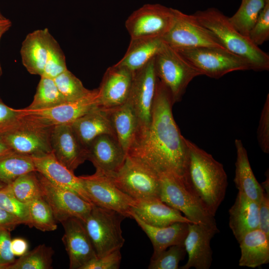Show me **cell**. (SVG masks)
I'll use <instances>...</instances> for the list:
<instances>
[{"label":"cell","instance_id":"obj_11","mask_svg":"<svg viewBox=\"0 0 269 269\" xmlns=\"http://www.w3.org/2000/svg\"><path fill=\"white\" fill-rule=\"evenodd\" d=\"M154 58L134 72L127 101L133 109L138 121V133L136 141L147 130L151 119L158 81L154 67Z\"/></svg>","mask_w":269,"mask_h":269},{"label":"cell","instance_id":"obj_37","mask_svg":"<svg viewBox=\"0 0 269 269\" xmlns=\"http://www.w3.org/2000/svg\"><path fill=\"white\" fill-rule=\"evenodd\" d=\"M54 81L67 102L80 99L92 91L86 88L82 82L68 69L55 78Z\"/></svg>","mask_w":269,"mask_h":269},{"label":"cell","instance_id":"obj_9","mask_svg":"<svg viewBox=\"0 0 269 269\" xmlns=\"http://www.w3.org/2000/svg\"><path fill=\"white\" fill-rule=\"evenodd\" d=\"M123 192L135 200L159 198V175L127 155L119 171L109 177Z\"/></svg>","mask_w":269,"mask_h":269},{"label":"cell","instance_id":"obj_48","mask_svg":"<svg viewBox=\"0 0 269 269\" xmlns=\"http://www.w3.org/2000/svg\"><path fill=\"white\" fill-rule=\"evenodd\" d=\"M28 249L27 241L22 238L11 239L10 250L15 257H21L24 255Z\"/></svg>","mask_w":269,"mask_h":269},{"label":"cell","instance_id":"obj_13","mask_svg":"<svg viewBox=\"0 0 269 269\" xmlns=\"http://www.w3.org/2000/svg\"><path fill=\"white\" fill-rule=\"evenodd\" d=\"M79 177L93 204L131 218L135 200L122 191L109 177L97 171Z\"/></svg>","mask_w":269,"mask_h":269},{"label":"cell","instance_id":"obj_31","mask_svg":"<svg viewBox=\"0 0 269 269\" xmlns=\"http://www.w3.org/2000/svg\"><path fill=\"white\" fill-rule=\"evenodd\" d=\"M36 171L32 157L12 151L0 156V180L7 185L24 174Z\"/></svg>","mask_w":269,"mask_h":269},{"label":"cell","instance_id":"obj_32","mask_svg":"<svg viewBox=\"0 0 269 269\" xmlns=\"http://www.w3.org/2000/svg\"><path fill=\"white\" fill-rule=\"evenodd\" d=\"M41 78L31 103L26 110L34 111L48 109L66 102L58 89L53 79L45 76Z\"/></svg>","mask_w":269,"mask_h":269},{"label":"cell","instance_id":"obj_5","mask_svg":"<svg viewBox=\"0 0 269 269\" xmlns=\"http://www.w3.org/2000/svg\"><path fill=\"white\" fill-rule=\"evenodd\" d=\"M126 218L116 211L93 205L88 216L82 221L97 258L121 250L123 247L125 239L121 223Z\"/></svg>","mask_w":269,"mask_h":269},{"label":"cell","instance_id":"obj_8","mask_svg":"<svg viewBox=\"0 0 269 269\" xmlns=\"http://www.w3.org/2000/svg\"><path fill=\"white\" fill-rule=\"evenodd\" d=\"M177 51L201 75L212 78L233 71L251 70L246 60L224 48L204 47Z\"/></svg>","mask_w":269,"mask_h":269},{"label":"cell","instance_id":"obj_34","mask_svg":"<svg viewBox=\"0 0 269 269\" xmlns=\"http://www.w3.org/2000/svg\"><path fill=\"white\" fill-rule=\"evenodd\" d=\"M54 251L52 247L40 244L19 257L7 269H51Z\"/></svg>","mask_w":269,"mask_h":269},{"label":"cell","instance_id":"obj_39","mask_svg":"<svg viewBox=\"0 0 269 269\" xmlns=\"http://www.w3.org/2000/svg\"><path fill=\"white\" fill-rule=\"evenodd\" d=\"M186 254L184 242L171 246L155 258H151L148 269H178L179 262Z\"/></svg>","mask_w":269,"mask_h":269},{"label":"cell","instance_id":"obj_18","mask_svg":"<svg viewBox=\"0 0 269 269\" xmlns=\"http://www.w3.org/2000/svg\"><path fill=\"white\" fill-rule=\"evenodd\" d=\"M64 233L62 241L69 260V269H82L97 258L92 243L80 219L72 217L62 222Z\"/></svg>","mask_w":269,"mask_h":269},{"label":"cell","instance_id":"obj_14","mask_svg":"<svg viewBox=\"0 0 269 269\" xmlns=\"http://www.w3.org/2000/svg\"><path fill=\"white\" fill-rule=\"evenodd\" d=\"M42 196L49 205L56 221L59 222L72 217L83 221L93 205L76 193L56 186L36 172Z\"/></svg>","mask_w":269,"mask_h":269},{"label":"cell","instance_id":"obj_51","mask_svg":"<svg viewBox=\"0 0 269 269\" xmlns=\"http://www.w3.org/2000/svg\"><path fill=\"white\" fill-rule=\"evenodd\" d=\"M266 179L265 181L262 183L261 184L265 192L268 195H269V171L266 172Z\"/></svg>","mask_w":269,"mask_h":269},{"label":"cell","instance_id":"obj_16","mask_svg":"<svg viewBox=\"0 0 269 269\" xmlns=\"http://www.w3.org/2000/svg\"><path fill=\"white\" fill-rule=\"evenodd\" d=\"M98 89L80 99L66 102L52 108L29 111L20 109L25 115L50 126L72 124L80 117L98 106Z\"/></svg>","mask_w":269,"mask_h":269},{"label":"cell","instance_id":"obj_2","mask_svg":"<svg viewBox=\"0 0 269 269\" xmlns=\"http://www.w3.org/2000/svg\"><path fill=\"white\" fill-rule=\"evenodd\" d=\"M186 141L187 158L183 177L215 216L225 198L227 175L222 164L211 154L189 140Z\"/></svg>","mask_w":269,"mask_h":269},{"label":"cell","instance_id":"obj_7","mask_svg":"<svg viewBox=\"0 0 269 269\" xmlns=\"http://www.w3.org/2000/svg\"><path fill=\"white\" fill-rule=\"evenodd\" d=\"M53 127L22 113L15 127L0 135L12 151L39 157L52 152L51 134Z\"/></svg>","mask_w":269,"mask_h":269},{"label":"cell","instance_id":"obj_29","mask_svg":"<svg viewBox=\"0 0 269 269\" xmlns=\"http://www.w3.org/2000/svg\"><path fill=\"white\" fill-rule=\"evenodd\" d=\"M241 250L239 266L252 268L269 262V236L257 229L245 234L238 241Z\"/></svg>","mask_w":269,"mask_h":269},{"label":"cell","instance_id":"obj_40","mask_svg":"<svg viewBox=\"0 0 269 269\" xmlns=\"http://www.w3.org/2000/svg\"><path fill=\"white\" fill-rule=\"evenodd\" d=\"M67 69L64 54L52 37L49 47L43 74L41 76L54 79Z\"/></svg>","mask_w":269,"mask_h":269},{"label":"cell","instance_id":"obj_22","mask_svg":"<svg viewBox=\"0 0 269 269\" xmlns=\"http://www.w3.org/2000/svg\"><path fill=\"white\" fill-rule=\"evenodd\" d=\"M52 37L45 28L28 33L23 41L20 49L22 63L30 74L40 76L43 74Z\"/></svg>","mask_w":269,"mask_h":269},{"label":"cell","instance_id":"obj_4","mask_svg":"<svg viewBox=\"0 0 269 269\" xmlns=\"http://www.w3.org/2000/svg\"><path fill=\"white\" fill-rule=\"evenodd\" d=\"M159 198L170 207L183 213L192 223L216 224L212 215L183 176L166 173L159 175Z\"/></svg>","mask_w":269,"mask_h":269},{"label":"cell","instance_id":"obj_21","mask_svg":"<svg viewBox=\"0 0 269 269\" xmlns=\"http://www.w3.org/2000/svg\"><path fill=\"white\" fill-rule=\"evenodd\" d=\"M32 158L36 172L53 184L72 191L92 203L79 177L75 176L73 171L61 163L52 152L42 156Z\"/></svg>","mask_w":269,"mask_h":269},{"label":"cell","instance_id":"obj_53","mask_svg":"<svg viewBox=\"0 0 269 269\" xmlns=\"http://www.w3.org/2000/svg\"><path fill=\"white\" fill-rule=\"evenodd\" d=\"M3 16L0 11V17Z\"/></svg>","mask_w":269,"mask_h":269},{"label":"cell","instance_id":"obj_25","mask_svg":"<svg viewBox=\"0 0 269 269\" xmlns=\"http://www.w3.org/2000/svg\"><path fill=\"white\" fill-rule=\"evenodd\" d=\"M131 218L136 221L152 243L153 253L151 258H155L171 246L183 243L188 233V223L176 222L167 226L158 227L146 224L133 213Z\"/></svg>","mask_w":269,"mask_h":269},{"label":"cell","instance_id":"obj_33","mask_svg":"<svg viewBox=\"0 0 269 269\" xmlns=\"http://www.w3.org/2000/svg\"><path fill=\"white\" fill-rule=\"evenodd\" d=\"M267 0H242L237 12L229 20L242 35L248 37Z\"/></svg>","mask_w":269,"mask_h":269},{"label":"cell","instance_id":"obj_28","mask_svg":"<svg viewBox=\"0 0 269 269\" xmlns=\"http://www.w3.org/2000/svg\"><path fill=\"white\" fill-rule=\"evenodd\" d=\"M235 144L237 152L234 181L239 192L259 203L265 191L258 182L249 162L247 151L242 141L236 139Z\"/></svg>","mask_w":269,"mask_h":269},{"label":"cell","instance_id":"obj_20","mask_svg":"<svg viewBox=\"0 0 269 269\" xmlns=\"http://www.w3.org/2000/svg\"><path fill=\"white\" fill-rule=\"evenodd\" d=\"M51 145L55 157L72 171L87 160V149L78 139L71 124L53 126Z\"/></svg>","mask_w":269,"mask_h":269},{"label":"cell","instance_id":"obj_27","mask_svg":"<svg viewBox=\"0 0 269 269\" xmlns=\"http://www.w3.org/2000/svg\"><path fill=\"white\" fill-rule=\"evenodd\" d=\"M106 110L116 137L127 155L138 135L139 125L136 114L128 102Z\"/></svg>","mask_w":269,"mask_h":269},{"label":"cell","instance_id":"obj_52","mask_svg":"<svg viewBox=\"0 0 269 269\" xmlns=\"http://www.w3.org/2000/svg\"><path fill=\"white\" fill-rule=\"evenodd\" d=\"M6 185V184H4L3 182H2L0 180V189H1L2 188H3L4 186H5Z\"/></svg>","mask_w":269,"mask_h":269},{"label":"cell","instance_id":"obj_50","mask_svg":"<svg viewBox=\"0 0 269 269\" xmlns=\"http://www.w3.org/2000/svg\"><path fill=\"white\" fill-rule=\"evenodd\" d=\"M12 151V150L10 148L2 136L0 135V156Z\"/></svg>","mask_w":269,"mask_h":269},{"label":"cell","instance_id":"obj_26","mask_svg":"<svg viewBox=\"0 0 269 269\" xmlns=\"http://www.w3.org/2000/svg\"><path fill=\"white\" fill-rule=\"evenodd\" d=\"M71 126L86 149L91 142L99 135L110 134L116 136L107 112L98 106L79 118Z\"/></svg>","mask_w":269,"mask_h":269},{"label":"cell","instance_id":"obj_19","mask_svg":"<svg viewBox=\"0 0 269 269\" xmlns=\"http://www.w3.org/2000/svg\"><path fill=\"white\" fill-rule=\"evenodd\" d=\"M87 160L96 168V171L112 177L121 168L127 153L116 136L110 134L99 135L87 147Z\"/></svg>","mask_w":269,"mask_h":269},{"label":"cell","instance_id":"obj_30","mask_svg":"<svg viewBox=\"0 0 269 269\" xmlns=\"http://www.w3.org/2000/svg\"><path fill=\"white\" fill-rule=\"evenodd\" d=\"M164 43L162 37L131 38L126 53L117 64L134 73L156 56Z\"/></svg>","mask_w":269,"mask_h":269},{"label":"cell","instance_id":"obj_10","mask_svg":"<svg viewBox=\"0 0 269 269\" xmlns=\"http://www.w3.org/2000/svg\"><path fill=\"white\" fill-rule=\"evenodd\" d=\"M174 12L173 23L162 37L166 44L176 50L204 47L224 48L193 14H187L176 9H174Z\"/></svg>","mask_w":269,"mask_h":269},{"label":"cell","instance_id":"obj_36","mask_svg":"<svg viewBox=\"0 0 269 269\" xmlns=\"http://www.w3.org/2000/svg\"><path fill=\"white\" fill-rule=\"evenodd\" d=\"M8 185L14 195L26 204L42 196L36 171L21 175Z\"/></svg>","mask_w":269,"mask_h":269},{"label":"cell","instance_id":"obj_46","mask_svg":"<svg viewBox=\"0 0 269 269\" xmlns=\"http://www.w3.org/2000/svg\"><path fill=\"white\" fill-rule=\"evenodd\" d=\"M259 206V229L269 236V195L265 192Z\"/></svg>","mask_w":269,"mask_h":269},{"label":"cell","instance_id":"obj_42","mask_svg":"<svg viewBox=\"0 0 269 269\" xmlns=\"http://www.w3.org/2000/svg\"><path fill=\"white\" fill-rule=\"evenodd\" d=\"M259 146L266 153H269V95L268 94L259 121L257 130Z\"/></svg>","mask_w":269,"mask_h":269},{"label":"cell","instance_id":"obj_49","mask_svg":"<svg viewBox=\"0 0 269 269\" xmlns=\"http://www.w3.org/2000/svg\"><path fill=\"white\" fill-rule=\"evenodd\" d=\"M11 26L10 20L4 16L0 17V40L2 35L8 31ZM2 74V70L0 64V78Z\"/></svg>","mask_w":269,"mask_h":269},{"label":"cell","instance_id":"obj_1","mask_svg":"<svg viewBox=\"0 0 269 269\" xmlns=\"http://www.w3.org/2000/svg\"><path fill=\"white\" fill-rule=\"evenodd\" d=\"M173 103L167 88L158 79L148 128L127 155L158 175L166 173L183 176L187 147L172 114Z\"/></svg>","mask_w":269,"mask_h":269},{"label":"cell","instance_id":"obj_43","mask_svg":"<svg viewBox=\"0 0 269 269\" xmlns=\"http://www.w3.org/2000/svg\"><path fill=\"white\" fill-rule=\"evenodd\" d=\"M22 116V113L20 109L9 107L0 98V135L15 127Z\"/></svg>","mask_w":269,"mask_h":269},{"label":"cell","instance_id":"obj_47","mask_svg":"<svg viewBox=\"0 0 269 269\" xmlns=\"http://www.w3.org/2000/svg\"><path fill=\"white\" fill-rule=\"evenodd\" d=\"M21 222L15 216L0 207V230H13Z\"/></svg>","mask_w":269,"mask_h":269},{"label":"cell","instance_id":"obj_17","mask_svg":"<svg viewBox=\"0 0 269 269\" xmlns=\"http://www.w3.org/2000/svg\"><path fill=\"white\" fill-rule=\"evenodd\" d=\"M219 230L216 224L205 225L189 223L187 236L184 241L188 260L180 269H209L212 262L210 242Z\"/></svg>","mask_w":269,"mask_h":269},{"label":"cell","instance_id":"obj_3","mask_svg":"<svg viewBox=\"0 0 269 269\" xmlns=\"http://www.w3.org/2000/svg\"><path fill=\"white\" fill-rule=\"evenodd\" d=\"M193 14L213 34L224 48L246 60L251 70H269L268 54L255 45L248 37L241 34L230 23L229 17L219 10L209 8Z\"/></svg>","mask_w":269,"mask_h":269},{"label":"cell","instance_id":"obj_35","mask_svg":"<svg viewBox=\"0 0 269 269\" xmlns=\"http://www.w3.org/2000/svg\"><path fill=\"white\" fill-rule=\"evenodd\" d=\"M27 204L31 228L34 227L42 232L57 229L56 220L51 208L42 196Z\"/></svg>","mask_w":269,"mask_h":269},{"label":"cell","instance_id":"obj_45","mask_svg":"<svg viewBox=\"0 0 269 269\" xmlns=\"http://www.w3.org/2000/svg\"><path fill=\"white\" fill-rule=\"evenodd\" d=\"M10 232L0 230V269H7L15 261L10 250Z\"/></svg>","mask_w":269,"mask_h":269},{"label":"cell","instance_id":"obj_44","mask_svg":"<svg viewBox=\"0 0 269 269\" xmlns=\"http://www.w3.org/2000/svg\"><path fill=\"white\" fill-rule=\"evenodd\" d=\"M121 260L120 250H117L92 260L82 269H119Z\"/></svg>","mask_w":269,"mask_h":269},{"label":"cell","instance_id":"obj_23","mask_svg":"<svg viewBox=\"0 0 269 269\" xmlns=\"http://www.w3.org/2000/svg\"><path fill=\"white\" fill-rule=\"evenodd\" d=\"M132 213L146 224L154 227H165L176 222L192 223L180 211L158 198L135 200Z\"/></svg>","mask_w":269,"mask_h":269},{"label":"cell","instance_id":"obj_12","mask_svg":"<svg viewBox=\"0 0 269 269\" xmlns=\"http://www.w3.org/2000/svg\"><path fill=\"white\" fill-rule=\"evenodd\" d=\"M174 20V8L158 3L145 4L128 17L125 26L131 39L162 37Z\"/></svg>","mask_w":269,"mask_h":269},{"label":"cell","instance_id":"obj_6","mask_svg":"<svg viewBox=\"0 0 269 269\" xmlns=\"http://www.w3.org/2000/svg\"><path fill=\"white\" fill-rule=\"evenodd\" d=\"M157 77L169 91L173 103L182 99L189 84L201 73L165 42L154 58Z\"/></svg>","mask_w":269,"mask_h":269},{"label":"cell","instance_id":"obj_38","mask_svg":"<svg viewBox=\"0 0 269 269\" xmlns=\"http://www.w3.org/2000/svg\"><path fill=\"white\" fill-rule=\"evenodd\" d=\"M0 207L16 217L21 224L31 228L28 204L19 201L8 184L0 189Z\"/></svg>","mask_w":269,"mask_h":269},{"label":"cell","instance_id":"obj_41","mask_svg":"<svg viewBox=\"0 0 269 269\" xmlns=\"http://www.w3.org/2000/svg\"><path fill=\"white\" fill-rule=\"evenodd\" d=\"M248 37L256 46L263 44L269 38V0H267Z\"/></svg>","mask_w":269,"mask_h":269},{"label":"cell","instance_id":"obj_15","mask_svg":"<svg viewBox=\"0 0 269 269\" xmlns=\"http://www.w3.org/2000/svg\"><path fill=\"white\" fill-rule=\"evenodd\" d=\"M134 73L117 63L109 67L98 88V107L107 110L125 104L130 95Z\"/></svg>","mask_w":269,"mask_h":269},{"label":"cell","instance_id":"obj_24","mask_svg":"<svg viewBox=\"0 0 269 269\" xmlns=\"http://www.w3.org/2000/svg\"><path fill=\"white\" fill-rule=\"evenodd\" d=\"M259 203L238 192L229 210V227L238 242L247 233L258 229Z\"/></svg>","mask_w":269,"mask_h":269}]
</instances>
